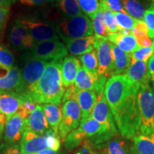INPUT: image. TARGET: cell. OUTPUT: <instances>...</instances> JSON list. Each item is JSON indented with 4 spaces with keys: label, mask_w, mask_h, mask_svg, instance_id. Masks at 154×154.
Here are the masks:
<instances>
[{
    "label": "cell",
    "mask_w": 154,
    "mask_h": 154,
    "mask_svg": "<svg viewBox=\"0 0 154 154\" xmlns=\"http://www.w3.org/2000/svg\"><path fill=\"white\" fill-rule=\"evenodd\" d=\"M44 136L47 140V148L55 151H59L60 148V140L58 135L56 134L52 130L50 129L44 134Z\"/></svg>",
    "instance_id": "obj_38"
},
{
    "label": "cell",
    "mask_w": 154,
    "mask_h": 154,
    "mask_svg": "<svg viewBox=\"0 0 154 154\" xmlns=\"http://www.w3.org/2000/svg\"><path fill=\"white\" fill-rule=\"evenodd\" d=\"M62 61L49 62L41 78L23 94L37 104L60 105L65 92L61 74Z\"/></svg>",
    "instance_id": "obj_1"
},
{
    "label": "cell",
    "mask_w": 154,
    "mask_h": 154,
    "mask_svg": "<svg viewBox=\"0 0 154 154\" xmlns=\"http://www.w3.org/2000/svg\"><path fill=\"white\" fill-rule=\"evenodd\" d=\"M79 88L76 87L75 86H72L70 87H68V88L65 91L64 94H63L62 98V102L64 103L67 101H70V100H74L76 101V94L78 92Z\"/></svg>",
    "instance_id": "obj_42"
},
{
    "label": "cell",
    "mask_w": 154,
    "mask_h": 154,
    "mask_svg": "<svg viewBox=\"0 0 154 154\" xmlns=\"http://www.w3.org/2000/svg\"><path fill=\"white\" fill-rule=\"evenodd\" d=\"M5 154H24L21 151L20 146L19 145H13L11 147H9V149H7V151H5Z\"/></svg>",
    "instance_id": "obj_46"
},
{
    "label": "cell",
    "mask_w": 154,
    "mask_h": 154,
    "mask_svg": "<svg viewBox=\"0 0 154 154\" xmlns=\"http://www.w3.org/2000/svg\"><path fill=\"white\" fill-rule=\"evenodd\" d=\"M139 86L131 81L126 74L113 75L106 81L104 94L113 116L126 104Z\"/></svg>",
    "instance_id": "obj_2"
},
{
    "label": "cell",
    "mask_w": 154,
    "mask_h": 154,
    "mask_svg": "<svg viewBox=\"0 0 154 154\" xmlns=\"http://www.w3.org/2000/svg\"><path fill=\"white\" fill-rule=\"evenodd\" d=\"M12 2V0H0V6L6 8H9Z\"/></svg>",
    "instance_id": "obj_47"
},
{
    "label": "cell",
    "mask_w": 154,
    "mask_h": 154,
    "mask_svg": "<svg viewBox=\"0 0 154 154\" xmlns=\"http://www.w3.org/2000/svg\"><path fill=\"white\" fill-rule=\"evenodd\" d=\"M47 148L45 136H39L31 131H25L20 144L24 154H34Z\"/></svg>",
    "instance_id": "obj_19"
},
{
    "label": "cell",
    "mask_w": 154,
    "mask_h": 154,
    "mask_svg": "<svg viewBox=\"0 0 154 154\" xmlns=\"http://www.w3.org/2000/svg\"><path fill=\"white\" fill-rule=\"evenodd\" d=\"M0 88L24 92V86L18 66L8 67L0 63Z\"/></svg>",
    "instance_id": "obj_14"
},
{
    "label": "cell",
    "mask_w": 154,
    "mask_h": 154,
    "mask_svg": "<svg viewBox=\"0 0 154 154\" xmlns=\"http://www.w3.org/2000/svg\"><path fill=\"white\" fill-rule=\"evenodd\" d=\"M154 54V50L152 47H139L133 52L131 56L133 59L136 60L143 61L147 63L148 61L152 56Z\"/></svg>",
    "instance_id": "obj_36"
},
{
    "label": "cell",
    "mask_w": 154,
    "mask_h": 154,
    "mask_svg": "<svg viewBox=\"0 0 154 154\" xmlns=\"http://www.w3.org/2000/svg\"><path fill=\"white\" fill-rule=\"evenodd\" d=\"M132 154H154V133L135 136L133 138Z\"/></svg>",
    "instance_id": "obj_26"
},
{
    "label": "cell",
    "mask_w": 154,
    "mask_h": 154,
    "mask_svg": "<svg viewBox=\"0 0 154 154\" xmlns=\"http://www.w3.org/2000/svg\"><path fill=\"white\" fill-rule=\"evenodd\" d=\"M153 44H152V47H153V50H154V38H153Z\"/></svg>",
    "instance_id": "obj_50"
},
{
    "label": "cell",
    "mask_w": 154,
    "mask_h": 154,
    "mask_svg": "<svg viewBox=\"0 0 154 154\" xmlns=\"http://www.w3.org/2000/svg\"><path fill=\"white\" fill-rule=\"evenodd\" d=\"M96 36L93 35L88 37L79 38L76 39L64 42L65 46L72 56H82L94 50Z\"/></svg>",
    "instance_id": "obj_23"
},
{
    "label": "cell",
    "mask_w": 154,
    "mask_h": 154,
    "mask_svg": "<svg viewBox=\"0 0 154 154\" xmlns=\"http://www.w3.org/2000/svg\"><path fill=\"white\" fill-rule=\"evenodd\" d=\"M80 146L75 154H103V152L99 151L88 141L83 142Z\"/></svg>",
    "instance_id": "obj_40"
},
{
    "label": "cell",
    "mask_w": 154,
    "mask_h": 154,
    "mask_svg": "<svg viewBox=\"0 0 154 154\" xmlns=\"http://www.w3.org/2000/svg\"><path fill=\"white\" fill-rule=\"evenodd\" d=\"M126 75L134 84L139 87L149 85L150 79L148 75L147 64L143 61L136 60L131 57Z\"/></svg>",
    "instance_id": "obj_21"
},
{
    "label": "cell",
    "mask_w": 154,
    "mask_h": 154,
    "mask_svg": "<svg viewBox=\"0 0 154 154\" xmlns=\"http://www.w3.org/2000/svg\"><path fill=\"white\" fill-rule=\"evenodd\" d=\"M7 122V116L0 113V140H1L2 136L3 131H5L6 124Z\"/></svg>",
    "instance_id": "obj_45"
},
{
    "label": "cell",
    "mask_w": 154,
    "mask_h": 154,
    "mask_svg": "<svg viewBox=\"0 0 154 154\" xmlns=\"http://www.w3.org/2000/svg\"><path fill=\"white\" fill-rule=\"evenodd\" d=\"M56 5L62 17H74L83 14L77 0H56Z\"/></svg>",
    "instance_id": "obj_28"
},
{
    "label": "cell",
    "mask_w": 154,
    "mask_h": 154,
    "mask_svg": "<svg viewBox=\"0 0 154 154\" xmlns=\"http://www.w3.org/2000/svg\"><path fill=\"white\" fill-rule=\"evenodd\" d=\"M27 31L35 43L47 40L59 39L52 21L48 20L42 15L26 14L17 19Z\"/></svg>",
    "instance_id": "obj_4"
},
{
    "label": "cell",
    "mask_w": 154,
    "mask_h": 154,
    "mask_svg": "<svg viewBox=\"0 0 154 154\" xmlns=\"http://www.w3.org/2000/svg\"><path fill=\"white\" fill-rule=\"evenodd\" d=\"M82 64L74 56H67L61 63V79L64 87H70L74 84L76 75Z\"/></svg>",
    "instance_id": "obj_20"
},
{
    "label": "cell",
    "mask_w": 154,
    "mask_h": 154,
    "mask_svg": "<svg viewBox=\"0 0 154 154\" xmlns=\"http://www.w3.org/2000/svg\"><path fill=\"white\" fill-rule=\"evenodd\" d=\"M62 118L59 128V138L64 140L73 130L76 129L82 120V111L78 103L74 100L64 102L61 108Z\"/></svg>",
    "instance_id": "obj_9"
},
{
    "label": "cell",
    "mask_w": 154,
    "mask_h": 154,
    "mask_svg": "<svg viewBox=\"0 0 154 154\" xmlns=\"http://www.w3.org/2000/svg\"><path fill=\"white\" fill-rule=\"evenodd\" d=\"M103 154H106V152H105L104 151H103Z\"/></svg>",
    "instance_id": "obj_51"
},
{
    "label": "cell",
    "mask_w": 154,
    "mask_h": 154,
    "mask_svg": "<svg viewBox=\"0 0 154 154\" xmlns=\"http://www.w3.org/2000/svg\"><path fill=\"white\" fill-rule=\"evenodd\" d=\"M153 87H154V81L153 82Z\"/></svg>",
    "instance_id": "obj_52"
},
{
    "label": "cell",
    "mask_w": 154,
    "mask_h": 154,
    "mask_svg": "<svg viewBox=\"0 0 154 154\" xmlns=\"http://www.w3.org/2000/svg\"><path fill=\"white\" fill-rule=\"evenodd\" d=\"M42 107L50 129L58 135L59 128L62 118L61 109L58 106L51 103H44L42 105Z\"/></svg>",
    "instance_id": "obj_27"
},
{
    "label": "cell",
    "mask_w": 154,
    "mask_h": 154,
    "mask_svg": "<svg viewBox=\"0 0 154 154\" xmlns=\"http://www.w3.org/2000/svg\"><path fill=\"white\" fill-rule=\"evenodd\" d=\"M91 117L102 126H105L111 134L115 136L118 135L114 119L106 99L104 91L96 94V101Z\"/></svg>",
    "instance_id": "obj_12"
},
{
    "label": "cell",
    "mask_w": 154,
    "mask_h": 154,
    "mask_svg": "<svg viewBox=\"0 0 154 154\" xmlns=\"http://www.w3.org/2000/svg\"><path fill=\"white\" fill-rule=\"evenodd\" d=\"M9 14V8L0 6V32H2Z\"/></svg>",
    "instance_id": "obj_43"
},
{
    "label": "cell",
    "mask_w": 154,
    "mask_h": 154,
    "mask_svg": "<svg viewBox=\"0 0 154 154\" xmlns=\"http://www.w3.org/2000/svg\"><path fill=\"white\" fill-rule=\"evenodd\" d=\"M34 154H59V153H58L57 151H53V150H51V149H46L42 150V151H38V152H37V153H36Z\"/></svg>",
    "instance_id": "obj_48"
},
{
    "label": "cell",
    "mask_w": 154,
    "mask_h": 154,
    "mask_svg": "<svg viewBox=\"0 0 154 154\" xmlns=\"http://www.w3.org/2000/svg\"><path fill=\"white\" fill-rule=\"evenodd\" d=\"M101 8L103 9V17H104L105 23L106 25V28L109 34L117 33V32H120L121 30L119 27L118 24H117L114 13L110 10L103 9V7H101Z\"/></svg>",
    "instance_id": "obj_34"
},
{
    "label": "cell",
    "mask_w": 154,
    "mask_h": 154,
    "mask_svg": "<svg viewBox=\"0 0 154 154\" xmlns=\"http://www.w3.org/2000/svg\"><path fill=\"white\" fill-rule=\"evenodd\" d=\"M96 36L94 50L98 59V74L110 77L113 72V58L110 42L106 38Z\"/></svg>",
    "instance_id": "obj_11"
},
{
    "label": "cell",
    "mask_w": 154,
    "mask_h": 154,
    "mask_svg": "<svg viewBox=\"0 0 154 154\" xmlns=\"http://www.w3.org/2000/svg\"><path fill=\"white\" fill-rule=\"evenodd\" d=\"M79 60L82 63V66L88 72L94 75L98 74V59L95 50L79 57Z\"/></svg>",
    "instance_id": "obj_31"
},
{
    "label": "cell",
    "mask_w": 154,
    "mask_h": 154,
    "mask_svg": "<svg viewBox=\"0 0 154 154\" xmlns=\"http://www.w3.org/2000/svg\"><path fill=\"white\" fill-rule=\"evenodd\" d=\"M23 99L22 94L0 88V113L7 116L8 120L20 109Z\"/></svg>",
    "instance_id": "obj_15"
},
{
    "label": "cell",
    "mask_w": 154,
    "mask_h": 154,
    "mask_svg": "<svg viewBox=\"0 0 154 154\" xmlns=\"http://www.w3.org/2000/svg\"><path fill=\"white\" fill-rule=\"evenodd\" d=\"M151 2V6H150V9H154V0H149Z\"/></svg>",
    "instance_id": "obj_49"
},
{
    "label": "cell",
    "mask_w": 154,
    "mask_h": 154,
    "mask_svg": "<svg viewBox=\"0 0 154 154\" xmlns=\"http://www.w3.org/2000/svg\"><path fill=\"white\" fill-rule=\"evenodd\" d=\"M133 144L123 136H113L107 142L104 147L106 154H132Z\"/></svg>",
    "instance_id": "obj_25"
},
{
    "label": "cell",
    "mask_w": 154,
    "mask_h": 154,
    "mask_svg": "<svg viewBox=\"0 0 154 154\" xmlns=\"http://www.w3.org/2000/svg\"><path fill=\"white\" fill-rule=\"evenodd\" d=\"M25 119L16 113L7 120L5 128V141L7 145H15L22 140L25 132Z\"/></svg>",
    "instance_id": "obj_16"
},
{
    "label": "cell",
    "mask_w": 154,
    "mask_h": 154,
    "mask_svg": "<svg viewBox=\"0 0 154 154\" xmlns=\"http://www.w3.org/2000/svg\"><path fill=\"white\" fill-rule=\"evenodd\" d=\"M48 63L49 62L46 61L33 59L23 54L20 56L19 64L17 66L22 75L24 92L28 91L41 78Z\"/></svg>",
    "instance_id": "obj_8"
},
{
    "label": "cell",
    "mask_w": 154,
    "mask_h": 154,
    "mask_svg": "<svg viewBox=\"0 0 154 154\" xmlns=\"http://www.w3.org/2000/svg\"><path fill=\"white\" fill-rule=\"evenodd\" d=\"M0 63L8 67L17 66L14 54L2 44H0Z\"/></svg>",
    "instance_id": "obj_35"
},
{
    "label": "cell",
    "mask_w": 154,
    "mask_h": 154,
    "mask_svg": "<svg viewBox=\"0 0 154 154\" xmlns=\"http://www.w3.org/2000/svg\"><path fill=\"white\" fill-rule=\"evenodd\" d=\"M76 101L78 103L82 111V120L80 123L82 124L91 117L92 111L96 101V92L79 88L76 94Z\"/></svg>",
    "instance_id": "obj_22"
},
{
    "label": "cell",
    "mask_w": 154,
    "mask_h": 154,
    "mask_svg": "<svg viewBox=\"0 0 154 154\" xmlns=\"http://www.w3.org/2000/svg\"><path fill=\"white\" fill-rule=\"evenodd\" d=\"M91 22L94 33L95 34L94 35L98 36V37L107 38L108 36H109V32H108L106 25L105 23L103 9H102L101 7L96 14L94 18L92 19Z\"/></svg>",
    "instance_id": "obj_30"
},
{
    "label": "cell",
    "mask_w": 154,
    "mask_h": 154,
    "mask_svg": "<svg viewBox=\"0 0 154 154\" xmlns=\"http://www.w3.org/2000/svg\"><path fill=\"white\" fill-rule=\"evenodd\" d=\"M7 40L11 49L17 51L25 52L35 44L27 31L17 19L13 21L9 25Z\"/></svg>",
    "instance_id": "obj_10"
},
{
    "label": "cell",
    "mask_w": 154,
    "mask_h": 154,
    "mask_svg": "<svg viewBox=\"0 0 154 154\" xmlns=\"http://www.w3.org/2000/svg\"><path fill=\"white\" fill-rule=\"evenodd\" d=\"M121 2L127 14L136 19L143 20L146 10L138 0H121Z\"/></svg>",
    "instance_id": "obj_29"
},
{
    "label": "cell",
    "mask_w": 154,
    "mask_h": 154,
    "mask_svg": "<svg viewBox=\"0 0 154 154\" xmlns=\"http://www.w3.org/2000/svg\"><path fill=\"white\" fill-rule=\"evenodd\" d=\"M107 38L111 43L130 54L140 47L131 31L121 30L117 33L109 34Z\"/></svg>",
    "instance_id": "obj_18"
},
{
    "label": "cell",
    "mask_w": 154,
    "mask_h": 154,
    "mask_svg": "<svg viewBox=\"0 0 154 154\" xmlns=\"http://www.w3.org/2000/svg\"><path fill=\"white\" fill-rule=\"evenodd\" d=\"M106 77L94 75L82 66L75 79L74 86L79 89L94 91L96 94L104 91Z\"/></svg>",
    "instance_id": "obj_13"
},
{
    "label": "cell",
    "mask_w": 154,
    "mask_h": 154,
    "mask_svg": "<svg viewBox=\"0 0 154 154\" xmlns=\"http://www.w3.org/2000/svg\"><path fill=\"white\" fill-rule=\"evenodd\" d=\"M137 96L141 121L140 134H151L154 133V91L150 85L140 86Z\"/></svg>",
    "instance_id": "obj_6"
},
{
    "label": "cell",
    "mask_w": 154,
    "mask_h": 154,
    "mask_svg": "<svg viewBox=\"0 0 154 154\" xmlns=\"http://www.w3.org/2000/svg\"><path fill=\"white\" fill-rule=\"evenodd\" d=\"M13 2H19L23 5L32 6V7H39L51 4L54 0H12Z\"/></svg>",
    "instance_id": "obj_41"
},
{
    "label": "cell",
    "mask_w": 154,
    "mask_h": 154,
    "mask_svg": "<svg viewBox=\"0 0 154 154\" xmlns=\"http://www.w3.org/2000/svg\"><path fill=\"white\" fill-rule=\"evenodd\" d=\"M148 75L152 82L154 81V54L150 58L147 64Z\"/></svg>",
    "instance_id": "obj_44"
},
{
    "label": "cell",
    "mask_w": 154,
    "mask_h": 154,
    "mask_svg": "<svg viewBox=\"0 0 154 154\" xmlns=\"http://www.w3.org/2000/svg\"><path fill=\"white\" fill-rule=\"evenodd\" d=\"M0 34H1V32H0Z\"/></svg>",
    "instance_id": "obj_53"
},
{
    "label": "cell",
    "mask_w": 154,
    "mask_h": 154,
    "mask_svg": "<svg viewBox=\"0 0 154 154\" xmlns=\"http://www.w3.org/2000/svg\"><path fill=\"white\" fill-rule=\"evenodd\" d=\"M110 46L113 58L112 76L126 74L131 63V56L130 54L124 52V51H122L111 42Z\"/></svg>",
    "instance_id": "obj_24"
},
{
    "label": "cell",
    "mask_w": 154,
    "mask_h": 154,
    "mask_svg": "<svg viewBox=\"0 0 154 154\" xmlns=\"http://www.w3.org/2000/svg\"><path fill=\"white\" fill-rule=\"evenodd\" d=\"M143 21L146 22L149 29L150 38H154V9H147L144 13Z\"/></svg>",
    "instance_id": "obj_39"
},
{
    "label": "cell",
    "mask_w": 154,
    "mask_h": 154,
    "mask_svg": "<svg viewBox=\"0 0 154 154\" xmlns=\"http://www.w3.org/2000/svg\"><path fill=\"white\" fill-rule=\"evenodd\" d=\"M81 10L90 19H93L101 8L100 0H77Z\"/></svg>",
    "instance_id": "obj_32"
},
{
    "label": "cell",
    "mask_w": 154,
    "mask_h": 154,
    "mask_svg": "<svg viewBox=\"0 0 154 154\" xmlns=\"http://www.w3.org/2000/svg\"><path fill=\"white\" fill-rule=\"evenodd\" d=\"M101 7L113 12L126 13L123 7L121 0H100Z\"/></svg>",
    "instance_id": "obj_37"
},
{
    "label": "cell",
    "mask_w": 154,
    "mask_h": 154,
    "mask_svg": "<svg viewBox=\"0 0 154 154\" xmlns=\"http://www.w3.org/2000/svg\"><path fill=\"white\" fill-rule=\"evenodd\" d=\"M26 57L39 60L56 61L62 60L68 55L66 46L59 39L36 42L28 51L22 54Z\"/></svg>",
    "instance_id": "obj_5"
},
{
    "label": "cell",
    "mask_w": 154,
    "mask_h": 154,
    "mask_svg": "<svg viewBox=\"0 0 154 154\" xmlns=\"http://www.w3.org/2000/svg\"><path fill=\"white\" fill-rule=\"evenodd\" d=\"M54 24L58 36L63 42L94 35L92 22L84 14L62 17L54 22Z\"/></svg>",
    "instance_id": "obj_3"
},
{
    "label": "cell",
    "mask_w": 154,
    "mask_h": 154,
    "mask_svg": "<svg viewBox=\"0 0 154 154\" xmlns=\"http://www.w3.org/2000/svg\"><path fill=\"white\" fill-rule=\"evenodd\" d=\"M49 130L42 105L37 104L35 109L25 119V131H31L39 136H44Z\"/></svg>",
    "instance_id": "obj_17"
},
{
    "label": "cell",
    "mask_w": 154,
    "mask_h": 154,
    "mask_svg": "<svg viewBox=\"0 0 154 154\" xmlns=\"http://www.w3.org/2000/svg\"><path fill=\"white\" fill-rule=\"evenodd\" d=\"M104 133L111 134L105 126L90 117L88 120L80 124V126L76 129L69 133L64 140V146L66 149L70 151L81 145L83 142L90 140L98 135Z\"/></svg>",
    "instance_id": "obj_7"
},
{
    "label": "cell",
    "mask_w": 154,
    "mask_h": 154,
    "mask_svg": "<svg viewBox=\"0 0 154 154\" xmlns=\"http://www.w3.org/2000/svg\"><path fill=\"white\" fill-rule=\"evenodd\" d=\"M115 15L116 20L120 30L132 31L136 24L138 19L130 16L127 13L113 12Z\"/></svg>",
    "instance_id": "obj_33"
}]
</instances>
